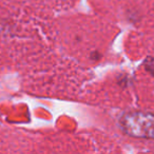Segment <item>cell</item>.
Here are the masks:
<instances>
[{"label": "cell", "mask_w": 154, "mask_h": 154, "mask_svg": "<svg viewBox=\"0 0 154 154\" xmlns=\"http://www.w3.org/2000/svg\"><path fill=\"white\" fill-rule=\"evenodd\" d=\"M120 126L132 137L154 139V113L129 112L120 118Z\"/></svg>", "instance_id": "6da1fadb"}, {"label": "cell", "mask_w": 154, "mask_h": 154, "mask_svg": "<svg viewBox=\"0 0 154 154\" xmlns=\"http://www.w3.org/2000/svg\"><path fill=\"white\" fill-rule=\"evenodd\" d=\"M143 66H145L146 70H147L152 76H154V58L148 57L147 59L145 60V62H143Z\"/></svg>", "instance_id": "7a4b0ae2"}]
</instances>
